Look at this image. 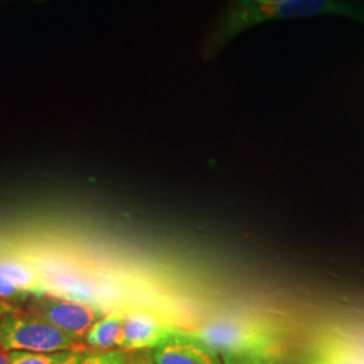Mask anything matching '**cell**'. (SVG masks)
Returning a JSON list of instances; mask_svg holds the SVG:
<instances>
[{
  "label": "cell",
  "mask_w": 364,
  "mask_h": 364,
  "mask_svg": "<svg viewBox=\"0 0 364 364\" xmlns=\"http://www.w3.org/2000/svg\"><path fill=\"white\" fill-rule=\"evenodd\" d=\"M318 14H343L360 18V14L344 0H287L279 4H257L252 0H236L221 19L209 45L212 50H216L248 27L270 19L305 18Z\"/></svg>",
  "instance_id": "1"
},
{
  "label": "cell",
  "mask_w": 364,
  "mask_h": 364,
  "mask_svg": "<svg viewBox=\"0 0 364 364\" xmlns=\"http://www.w3.org/2000/svg\"><path fill=\"white\" fill-rule=\"evenodd\" d=\"M191 332L221 358L281 355L278 329L263 320L236 316L219 317Z\"/></svg>",
  "instance_id": "2"
},
{
  "label": "cell",
  "mask_w": 364,
  "mask_h": 364,
  "mask_svg": "<svg viewBox=\"0 0 364 364\" xmlns=\"http://www.w3.org/2000/svg\"><path fill=\"white\" fill-rule=\"evenodd\" d=\"M0 347L7 352L75 351L87 347L38 317L16 309L0 320Z\"/></svg>",
  "instance_id": "3"
},
{
  "label": "cell",
  "mask_w": 364,
  "mask_h": 364,
  "mask_svg": "<svg viewBox=\"0 0 364 364\" xmlns=\"http://www.w3.org/2000/svg\"><path fill=\"white\" fill-rule=\"evenodd\" d=\"M23 311L49 323L80 344H84L91 326L105 316L99 308L90 304L49 296L30 297L23 305Z\"/></svg>",
  "instance_id": "4"
},
{
  "label": "cell",
  "mask_w": 364,
  "mask_h": 364,
  "mask_svg": "<svg viewBox=\"0 0 364 364\" xmlns=\"http://www.w3.org/2000/svg\"><path fill=\"white\" fill-rule=\"evenodd\" d=\"M299 364H364V343L340 331H323L308 341Z\"/></svg>",
  "instance_id": "5"
},
{
  "label": "cell",
  "mask_w": 364,
  "mask_h": 364,
  "mask_svg": "<svg viewBox=\"0 0 364 364\" xmlns=\"http://www.w3.org/2000/svg\"><path fill=\"white\" fill-rule=\"evenodd\" d=\"M180 331L181 328L165 323L149 313H124L117 348L130 352L153 350Z\"/></svg>",
  "instance_id": "6"
},
{
  "label": "cell",
  "mask_w": 364,
  "mask_h": 364,
  "mask_svg": "<svg viewBox=\"0 0 364 364\" xmlns=\"http://www.w3.org/2000/svg\"><path fill=\"white\" fill-rule=\"evenodd\" d=\"M151 355L156 364H223L218 352L185 329L156 346Z\"/></svg>",
  "instance_id": "7"
},
{
  "label": "cell",
  "mask_w": 364,
  "mask_h": 364,
  "mask_svg": "<svg viewBox=\"0 0 364 364\" xmlns=\"http://www.w3.org/2000/svg\"><path fill=\"white\" fill-rule=\"evenodd\" d=\"M0 274L30 296H48V285L34 267L22 260L0 258Z\"/></svg>",
  "instance_id": "8"
},
{
  "label": "cell",
  "mask_w": 364,
  "mask_h": 364,
  "mask_svg": "<svg viewBox=\"0 0 364 364\" xmlns=\"http://www.w3.org/2000/svg\"><path fill=\"white\" fill-rule=\"evenodd\" d=\"M124 313L114 312L102 316L88 331L84 344L90 350H115L122 336Z\"/></svg>",
  "instance_id": "9"
},
{
  "label": "cell",
  "mask_w": 364,
  "mask_h": 364,
  "mask_svg": "<svg viewBox=\"0 0 364 364\" xmlns=\"http://www.w3.org/2000/svg\"><path fill=\"white\" fill-rule=\"evenodd\" d=\"M72 352L73 351L37 353V352L11 351L9 353H10V364H61Z\"/></svg>",
  "instance_id": "10"
},
{
  "label": "cell",
  "mask_w": 364,
  "mask_h": 364,
  "mask_svg": "<svg viewBox=\"0 0 364 364\" xmlns=\"http://www.w3.org/2000/svg\"><path fill=\"white\" fill-rule=\"evenodd\" d=\"M132 352L126 350H87L78 364H130Z\"/></svg>",
  "instance_id": "11"
},
{
  "label": "cell",
  "mask_w": 364,
  "mask_h": 364,
  "mask_svg": "<svg viewBox=\"0 0 364 364\" xmlns=\"http://www.w3.org/2000/svg\"><path fill=\"white\" fill-rule=\"evenodd\" d=\"M30 297L33 296H30L25 290L15 287L10 279H7L4 275L0 274V299H4L11 305H15V304L26 302Z\"/></svg>",
  "instance_id": "12"
},
{
  "label": "cell",
  "mask_w": 364,
  "mask_h": 364,
  "mask_svg": "<svg viewBox=\"0 0 364 364\" xmlns=\"http://www.w3.org/2000/svg\"><path fill=\"white\" fill-rule=\"evenodd\" d=\"M223 364H289L281 355H252L221 358Z\"/></svg>",
  "instance_id": "13"
},
{
  "label": "cell",
  "mask_w": 364,
  "mask_h": 364,
  "mask_svg": "<svg viewBox=\"0 0 364 364\" xmlns=\"http://www.w3.org/2000/svg\"><path fill=\"white\" fill-rule=\"evenodd\" d=\"M130 364H156L153 360L151 350L132 352Z\"/></svg>",
  "instance_id": "14"
},
{
  "label": "cell",
  "mask_w": 364,
  "mask_h": 364,
  "mask_svg": "<svg viewBox=\"0 0 364 364\" xmlns=\"http://www.w3.org/2000/svg\"><path fill=\"white\" fill-rule=\"evenodd\" d=\"M88 348L87 347H84V348H80L77 351H73L68 358H66L65 360L61 364H78L80 363V360H81V358H82V355H84V352L87 351Z\"/></svg>",
  "instance_id": "15"
},
{
  "label": "cell",
  "mask_w": 364,
  "mask_h": 364,
  "mask_svg": "<svg viewBox=\"0 0 364 364\" xmlns=\"http://www.w3.org/2000/svg\"><path fill=\"white\" fill-rule=\"evenodd\" d=\"M18 308L15 306V305H11V304H9V302H4V304H0V320L3 318V317H6L7 314H10V313H13L14 311H16Z\"/></svg>",
  "instance_id": "16"
},
{
  "label": "cell",
  "mask_w": 364,
  "mask_h": 364,
  "mask_svg": "<svg viewBox=\"0 0 364 364\" xmlns=\"http://www.w3.org/2000/svg\"><path fill=\"white\" fill-rule=\"evenodd\" d=\"M0 364H10V353L0 347Z\"/></svg>",
  "instance_id": "17"
},
{
  "label": "cell",
  "mask_w": 364,
  "mask_h": 364,
  "mask_svg": "<svg viewBox=\"0 0 364 364\" xmlns=\"http://www.w3.org/2000/svg\"><path fill=\"white\" fill-rule=\"evenodd\" d=\"M257 4H279V3H285L287 0H252Z\"/></svg>",
  "instance_id": "18"
},
{
  "label": "cell",
  "mask_w": 364,
  "mask_h": 364,
  "mask_svg": "<svg viewBox=\"0 0 364 364\" xmlns=\"http://www.w3.org/2000/svg\"><path fill=\"white\" fill-rule=\"evenodd\" d=\"M4 302H6V301H4V299H0V304H4Z\"/></svg>",
  "instance_id": "19"
}]
</instances>
